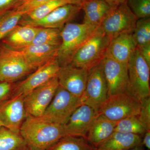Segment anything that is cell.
Instances as JSON below:
<instances>
[{
	"instance_id": "cell-29",
	"label": "cell",
	"mask_w": 150,
	"mask_h": 150,
	"mask_svg": "<svg viewBox=\"0 0 150 150\" xmlns=\"http://www.w3.org/2000/svg\"><path fill=\"white\" fill-rule=\"evenodd\" d=\"M115 131L140 136L144 134L147 131L139 121L137 116H130L117 121Z\"/></svg>"
},
{
	"instance_id": "cell-24",
	"label": "cell",
	"mask_w": 150,
	"mask_h": 150,
	"mask_svg": "<svg viewBox=\"0 0 150 150\" xmlns=\"http://www.w3.org/2000/svg\"><path fill=\"white\" fill-rule=\"evenodd\" d=\"M69 4L65 0H51L23 15L18 24L27 22L37 21L44 18L57 8Z\"/></svg>"
},
{
	"instance_id": "cell-12",
	"label": "cell",
	"mask_w": 150,
	"mask_h": 150,
	"mask_svg": "<svg viewBox=\"0 0 150 150\" xmlns=\"http://www.w3.org/2000/svg\"><path fill=\"white\" fill-rule=\"evenodd\" d=\"M24 96L13 95L0 104V120L3 126L20 134L23 123L28 115L25 107Z\"/></svg>"
},
{
	"instance_id": "cell-3",
	"label": "cell",
	"mask_w": 150,
	"mask_h": 150,
	"mask_svg": "<svg viewBox=\"0 0 150 150\" xmlns=\"http://www.w3.org/2000/svg\"><path fill=\"white\" fill-rule=\"evenodd\" d=\"M110 40L99 26L76 52L71 64L89 71L100 64L104 58Z\"/></svg>"
},
{
	"instance_id": "cell-8",
	"label": "cell",
	"mask_w": 150,
	"mask_h": 150,
	"mask_svg": "<svg viewBox=\"0 0 150 150\" xmlns=\"http://www.w3.org/2000/svg\"><path fill=\"white\" fill-rule=\"evenodd\" d=\"M81 98L59 86L54 98L41 117L56 124L64 125L79 106Z\"/></svg>"
},
{
	"instance_id": "cell-33",
	"label": "cell",
	"mask_w": 150,
	"mask_h": 150,
	"mask_svg": "<svg viewBox=\"0 0 150 150\" xmlns=\"http://www.w3.org/2000/svg\"><path fill=\"white\" fill-rule=\"evenodd\" d=\"M16 83L0 82V104L13 95Z\"/></svg>"
},
{
	"instance_id": "cell-34",
	"label": "cell",
	"mask_w": 150,
	"mask_h": 150,
	"mask_svg": "<svg viewBox=\"0 0 150 150\" xmlns=\"http://www.w3.org/2000/svg\"><path fill=\"white\" fill-rule=\"evenodd\" d=\"M22 0H0V13L13 8Z\"/></svg>"
},
{
	"instance_id": "cell-36",
	"label": "cell",
	"mask_w": 150,
	"mask_h": 150,
	"mask_svg": "<svg viewBox=\"0 0 150 150\" xmlns=\"http://www.w3.org/2000/svg\"><path fill=\"white\" fill-rule=\"evenodd\" d=\"M144 137L142 140V144L145 146L148 150L150 149V130L146 132Z\"/></svg>"
},
{
	"instance_id": "cell-26",
	"label": "cell",
	"mask_w": 150,
	"mask_h": 150,
	"mask_svg": "<svg viewBox=\"0 0 150 150\" xmlns=\"http://www.w3.org/2000/svg\"><path fill=\"white\" fill-rule=\"evenodd\" d=\"M62 29L39 27L30 45H51L60 46L62 41Z\"/></svg>"
},
{
	"instance_id": "cell-4",
	"label": "cell",
	"mask_w": 150,
	"mask_h": 150,
	"mask_svg": "<svg viewBox=\"0 0 150 150\" xmlns=\"http://www.w3.org/2000/svg\"><path fill=\"white\" fill-rule=\"evenodd\" d=\"M35 70L21 51L0 42V82L16 83Z\"/></svg>"
},
{
	"instance_id": "cell-1",
	"label": "cell",
	"mask_w": 150,
	"mask_h": 150,
	"mask_svg": "<svg viewBox=\"0 0 150 150\" xmlns=\"http://www.w3.org/2000/svg\"><path fill=\"white\" fill-rule=\"evenodd\" d=\"M20 134L32 150H46L66 136L63 125L30 115L23 123Z\"/></svg>"
},
{
	"instance_id": "cell-22",
	"label": "cell",
	"mask_w": 150,
	"mask_h": 150,
	"mask_svg": "<svg viewBox=\"0 0 150 150\" xmlns=\"http://www.w3.org/2000/svg\"><path fill=\"white\" fill-rule=\"evenodd\" d=\"M116 123L117 122L111 121L98 114L89 130L87 140L96 149L115 131Z\"/></svg>"
},
{
	"instance_id": "cell-5",
	"label": "cell",
	"mask_w": 150,
	"mask_h": 150,
	"mask_svg": "<svg viewBox=\"0 0 150 150\" xmlns=\"http://www.w3.org/2000/svg\"><path fill=\"white\" fill-rule=\"evenodd\" d=\"M150 69L137 47L129 59L127 69L129 93L140 101L150 97Z\"/></svg>"
},
{
	"instance_id": "cell-35",
	"label": "cell",
	"mask_w": 150,
	"mask_h": 150,
	"mask_svg": "<svg viewBox=\"0 0 150 150\" xmlns=\"http://www.w3.org/2000/svg\"><path fill=\"white\" fill-rule=\"evenodd\" d=\"M137 48L139 50L142 57L150 67V44Z\"/></svg>"
},
{
	"instance_id": "cell-30",
	"label": "cell",
	"mask_w": 150,
	"mask_h": 150,
	"mask_svg": "<svg viewBox=\"0 0 150 150\" xmlns=\"http://www.w3.org/2000/svg\"><path fill=\"white\" fill-rule=\"evenodd\" d=\"M127 4L138 19L150 17V0H127Z\"/></svg>"
},
{
	"instance_id": "cell-7",
	"label": "cell",
	"mask_w": 150,
	"mask_h": 150,
	"mask_svg": "<svg viewBox=\"0 0 150 150\" xmlns=\"http://www.w3.org/2000/svg\"><path fill=\"white\" fill-rule=\"evenodd\" d=\"M138 19L127 5L126 2L114 7L100 26L111 40L123 33H133Z\"/></svg>"
},
{
	"instance_id": "cell-25",
	"label": "cell",
	"mask_w": 150,
	"mask_h": 150,
	"mask_svg": "<svg viewBox=\"0 0 150 150\" xmlns=\"http://www.w3.org/2000/svg\"><path fill=\"white\" fill-rule=\"evenodd\" d=\"M46 150H94L88 141L81 137L66 136Z\"/></svg>"
},
{
	"instance_id": "cell-10",
	"label": "cell",
	"mask_w": 150,
	"mask_h": 150,
	"mask_svg": "<svg viewBox=\"0 0 150 150\" xmlns=\"http://www.w3.org/2000/svg\"><path fill=\"white\" fill-rule=\"evenodd\" d=\"M107 97V84L100 63L88 71L85 91L80 97L81 102L82 105H88L98 112Z\"/></svg>"
},
{
	"instance_id": "cell-21",
	"label": "cell",
	"mask_w": 150,
	"mask_h": 150,
	"mask_svg": "<svg viewBox=\"0 0 150 150\" xmlns=\"http://www.w3.org/2000/svg\"><path fill=\"white\" fill-rule=\"evenodd\" d=\"M84 13L83 23L100 26L114 7L103 0H84L81 4Z\"/></svg>"
},
{
	"instance_id": "cell-31",
	"label": "cell",
	"mask_w": 150,
	"mask_h": 150,
	"mask_svg": "<svg viewBox=\"0 0 150 150\" xmlns=\"http://www.w3.org/2000/svg\"><path fill=\"white\" fill-rule=\"evenodd\" d=\"M50 1L51 0H22L12 9L24 15Z\"/></svg>"
},
{
	"instance_id": "cell-2",
	"label": "cell",
	"mask_w": 150,
	"mask_h": 150,
	"mask_svg": "<svg viewBox=\"0 0 150 150\" xmlns=\"http://www.w3.org/2000/svg\"><path fill=\"white\" fill-rule=\"evenodd\" d=\"M99 26L84 23H67L61 30V43L56 59L59 67L71 64L76 52Z\"/></svg>"
},
{
	"instance_id": "cell-32",
	"label": "cell",
	"mask_w": 150,
	"mask_h": 150,
	"mask_svg": "<svg viewBox=\"0 0 150 150\" xmlns=\"http://www.w3.org/2000/svg\"><path fill=\"white\" fill-rule=\"evenodd\" d=\"M141 108L137 117L147 131L150 130V97L146 98L141 101Z\"/></svg>"
},
{
	"instance_id": "cell-28",
	"label": "cell",
	"mask_w": 150,
	"mask_h": 150,
	"mask_svg": "<svg viewBox=\"0 0 150 150\" xmlns=\"http://www.w3.org/2000/svg\"><path fill=\"white\" fill-rule=\"evenodd\" d=\"M137 48L150 44V17L138 19L133 33Z\"/></svg>"
},
{
	"instance_id": "cell-40",
	"label": "cell",
	"mask_w": 150,
	"mask_h": 150,
	"mask_svg": "<svg viewBox=\"0 0 150 150\" xmlns=\"http://www.w3.org/2000/svg\"><path fill=\"white\" fill-rule=\"evenodd\" d=\"M2 126H3L2 123L1 121V120H0V128L2 127Z\"/></svg>"
},
{
	"instance_id": "cell-14",
	"label": "cell",
	"mask_w": 150,
	"mask_h": 150,
	"mask_svg": "<svg viewBox=\"0 0 150 150\" xmlns=\"http://www.w3.org/2000/svg\"><path fill=\"white\" fill-rule=\"evenodd\" d=\"M98 115V112L92 108L86 105H81L63 125L65 135L83 137L87 139L89 130Z\"/></svg>"
},
{
	"instance_id": "cell-38",
	"label": "cell",
	"mask_w": 150,
	"mask_h": 150,
	"mask_svg": "<svg viewBox=\"0 0 150 150\" xmlns=\"http://www.w3.org/2000/svg\"><path fill=\"white\" fill-rule=\"evenodd\" d=\"M69 4L80 5L84 0H65Z\"/></svg>"
},
{
	"instance_id": "cell-16",
	"label": "cell",
	"mask_w": 150,
	"mask_h": 150,
	"mask_svg": "<svg viewBox=\"0 0 150 150\" xmlns=\"http://www.w3.org/2000/svg\"><path fill=\"white\" fill-rule=\"evenodd\" d=\"M81 10L80 5L67 4L57 8L42 19L18 25L62 29L67 23L71 21Z\"/></svg>"
},
{
	"instance_id": "cell-11",
	"label": "cell",
	"mask_w": 150,
	"mask_h": 150,
	"mask_svg": "<svg viewBox=\"0 0 150 150\" xmlns=\"http://www.w3.org/2000/svg\"><path fill=\"white\" fill-rule=\"evenodd\" d=\"M101 66L107 84L108 97L120 93H129L127 66L122 64L106 54Z\"/></svg>"
},
{
	"instance_id": "cell-27",
	"label": "cell",
	"mask_w": 150,
	"mask_h": 150,
	"mask_svg": "<svg viewBox=\"0 0 150 150\" xmlns=\"http://www.w3.org/2000/svg\"><path fill=\"white\" fill-rule=\"evenodd\" d=\"M23 16L12 9L0 13V41L18 25Z\"/></svg>"
},
{
	"instance_id": "cell-39",
	"label": "cell",
	"mask_w": 150,
	"mask_h": 150,
	"mask_svg": "<svg viewBox=\"0 0 150 150\" xmlns=\"http://www.w3.org/2000/svg\"><path fill=\"white\" fill-rule=\"evenodd\" d=\"M94 150H99L97 149H95ZM145 150L144 149L142 146V145L140 146H138L136 147L133 148V149H130L128 150Z\"/></svg>"
},
{
	"instance_id": "cell-18",
	"label": "cell",
	"mask_w": 150,
	"mask_h": 150,
	"mask_svg": "<svg viewBox=\"0 0 150 150\" xmlns=\"http://www.w3.org/2000/svg\"><path fill=\"white\" fill-rule=\"evenodd\" d=\"M60 46L30 45L14 49L22 53L28 63L35 69L56 59Z\"/></svg>"
},
{
	"instance_id": "cell-19",
	"label": "cell",
	"mask_w": 150,
	"mask_h": 150,
	"mask_svg": "<svg viewBox=\"0 0 150 150\" xmlns=\"http://www.w3.org/2000/svg\"><path fill=\"white\" fill-rule=\"evenodd\" d=\"M39 27L18 25L0 41L9 48L18 49L32 43Z\"/></svg>"
},
{
	"instance_id": "cell-41",
	"label": "cell",
	"mask_w": 150,
	"mask_h": 150,
	"mask_svg": "<svg viewBox=\"0 0 150 150\" xmlns=\"http://www.w3.org/2000/svg\"><path fill=\"white\" fill-rule=\"evenodd\" d=\"M25 150H32L30 149H29V148H28L27 149Z\"/></svg>"
},
{
	"instance_id": "cell-13",
	"label": "cell",
	"mask_w": 150,
	"mask_h": 150,
	"mask_svg": "<svg viewBox=\"0 0 150 150\" xmlns=\"http://www.w3.org/2000/svg\"><path fill=\"white\" fill-rule=\"evenodd\" d=\"M60 67L55 59L38 68L23 80L16 83L13 95L25 96L57 76Z\"/></svg>"
},
{
	"instance_id": "cell-23",
	"label": "cell",
	"mask_w": 150,
	"mask_h": 150,
	"mask_svg": "<svg viewBox=\"0 0 150 150\" xmlns=\"http://www.w3.org/2000/svg\"><path fill=\"white\" fill-rule=\"evenodd\" d=\"M28 148L20 134L2 126L0 128V150H25Z\"/></svg>"
},
{
	"instance_id": "cell-15",
	"label": "cell",
	"mask_w": 150,
	"mask_h": 150,
	"mask_svg": "<svg viewBox=\"0 0 150 150\" xmlns=\"http://www.w3.org/2000/svg\"><path fill=\"white\" fill-rule=\"evenodd\" d=\"M88 75V70L70 64L60 67L57 76L59 86L80 98L85 91Z\"/></svg>"
},
{
	"instance_id": "cell-17",
	"label": "cell",
	"mask_w": 150,
	"mask_h": 150,
	"mask_svg": "<svg viewBox=\"0 0 150 150\" xmlns=\"http://www.w3.org/2000/svg\"><path fill=\"white\" fill-rule=\"evenodd\" d=\"M137 47L133 33H123L111 39L107 54L117 62L127 66L129 59Z\"/></svg>"
},
{
	"instance_id": "cell-42",
	"label": "cell",
	"mask_w": 150,
	"mask_h": 150,
	"mask_svg": "<svg viewBox=\"0 0 150 150\" xmlns=\"http://www.w3.org/2000/svg\"></svg>"
},
{
	"instance_id": "cell-37",
	"label": "cell",
	"mask_w": 150,
	"mask_h": 150,
	"mask_svg": "<svg viewBox=\"0 0 150 150\" xmlns=\"http://www.w3.org/2000/svg\"><path fill=\"white\" fill-rule=\"evenodd\" d=\"M103 1L112 6L115 7L126 2L127 0H103Z\"/></svg>"
},
{
	"instance_id": "cell-9",
	"label": "cell",
	"mask_w": 150,
	"mask_h": 150,
	"mask_svg": "<svg viewBox=\"0 0 150 150\" xmlns=\"http://www.w3.org/2000/svg\"><path fill=\"white\" fill-rule=\"evenodd\" d=\"M57 76L25 96V107L28 115L41 117L54 98L59 87Z\"/></svg>"
},
{
	"instance_id": "cell-6",
	"label": "cell",
	"mask_w": 150,
	"mask_h": 150,
	"mask_svg": "<svg viewBox=\"0 0 150 150\" xmlns=\"http://www.w3.org/2000/svg\"><path fill=\"white\" fill-rule=\"evenodd\" d=\"M141 102L128 93L108 97L101 105L98 113L111 120L117 121L139 113Z\"/></svg>"
},
{
	"instance_id": "cell-20",
	"label": "cell",
	"mask_w": 150,
	"mask_h": 150,
	"mask_svg": "<svg viewBox=\"0 0 150 150\" xmlns=\"http://www.w3.org/2000/svg\"><path fill=\"white\" fill-rule=\"evenodd\" d=\"M140 135L114 131L96 149L103 150H128L142 144Z\"/></svg>"
}]
</instances>
